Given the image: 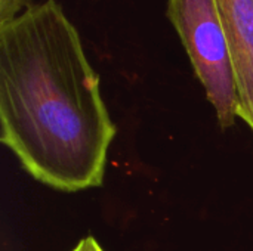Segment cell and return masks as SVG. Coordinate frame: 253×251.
<instances>
[{
	"mask_svg": "<svg viewBox=\"0 0 253 251\" xmlns=\"http://www.w3.org/2000/svg\"><path fill=\"white\" fill-rule=\"evenodd\" d=\"M228 40L237 89V117L253 132V0H215Z\"/></svg>",
	"mask_w": 253,
	"mask_h": 251,
	"instance_id": "cell-3",
	"label": "cell"
},
{
	"mask_svg": "<svg viewBox=\"0 0 253 251\" xmlns=\"http://www.w3.org/2000/svg\"><path fill=\"white\" fill-rule=\"evenodd\" d=\"M71 251H104L99 243L93 237H86L79 241V244Z\"/></svg>",
	"mask_w": 253,
	"mask_h": 251,
	"instance_id": "cell-5",
	"label": "cell"
},
{
	"mask_svg": "<svg viewBox=\"0 0 253 251\" xmlns=\"http://www.w3.org/2000/svg\"><path fill=\"white\" fill-rule=\"evenodd\" d=\"M31 0H0V25L15 19L22 9H28Z\"/></svg>",
	"mask_w": 253,
	"mask_h": 251,
	"instance_id": "cell-4",
	"label": "cell"
},
{
	"mask_svg": "<svg viewBox=\"0 0 253 251\" xmlns=\"http://www.w3.org/2000/svg\"><path fill=\"white\" fill-rule=\"evenodd\" d=\"M175 27L206 96L225 130L237 118V89L228 40L215 0H168Z\"/></svg>",
	"mask_w": 253,
	"mask_h": 251,
	"instance_id": "cell-2",
	"label": "cell"
},
{
	"mask_svg": "<svg viewBox=\"0 0 253 251\" xmlns=\"http://www.w3.org/2000/svg\"><path fill=\"white\" fill-rule=\"evenodd\" d=\"M117 133L80 36L61 4H31L0 25V141L37 182L102 185Z\"/></svg>",
	"mask_w": 253,
	"mask_h": 251,
	"instance_id": "cell-1",
	"label": "cell"
}]
</instances>
